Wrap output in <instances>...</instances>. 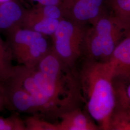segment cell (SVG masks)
<instances>
[{
  "mask_svg": "<svg viewBox=\"0 0 130 130\" xmlns=\"http://www.w3.org/2000/svg\"><path fill=\"white\" fill-rule=\"evenodd\" d=\"M26 130H58L56 123L45 121L38 115H31L24 121Z\"/></svg>",
  "mask_w": 130,
  "mask_h": 130,
  "instance_id": "obj_16",
  "label": "cell"
},
{
  "mask_svg": "<svg viewBox=\"0 0 130 130\" xmlns=\"http://www.w3.org/2000/svg\"><path fill=\"white\" fill-rule=\"evenodd\" d=\"M78 72L79 86L85 110L102 130H108L116 105L114 74L109 62L84 58Z\"/></svg>",
  "mask_w": 130,
  "mask_h": 130,
  "instance_id": "obj_1",
  "label": "cell"
},
{
  "mask_svg": "<svg viewBox=\"0 0 130 130\" xmlns=\"http://www.w3.org/2000/svg\"><path fill=\"white\" fill-rule=\"evenodd\" d=\"M60 21L47 18L33 7L30 9L25 10L21 27L51 37Z\"/></svg>",
  "mask_w": 130,
  "mask_h": 130,
  "instance_id": "obj_10",
  "label": "cell"
},
{
  "mask_svg": "<svg viewBox=\"0 0 130 130\" xmlns=\"http://www.w3.org/2000/svg\"><path fill=\"white\" fill-rule=\"evenodd\" d=\"M108 130H130V109L116 102L110 117Z\"/></svg>",
  "mask_w": 130,
  "mask_h": 130,
  "instance_id": "obj_13",
  "label": "cell"
},
{
  "mask_svg": "<svg viewBox=\"0 0 130 130\" xmlns=\"http://www.w3.org/2000/svg\"><path fill=\"white\" fill-rule=\"evenodd\" d=\"M32 73L41 88L61 114L82 101L78 72L61 60L52 48Z\"/></svg>",
  "mask_w": 130,
  "mask_h": 130,
  "instance_id": "obj_2",
  "label": "cell"
},
{
  "mask_svg": "<svg viewBox=\"0 0 130 130\" xmlns=\"http://www.w3.org/2000/svg\"><path fill=\"white\" fill-rule=\"evenodd\" d=\"M9 78L21 86L33 98L40 107L42 116L48 118L58 119L57 109L41 88L30 68L23 65L14 66Z\"/></svg>",
  "mask_w": 130,
  "mask_h": 130,
  "instance_id": "obj_6",
  "label": "cell"
},
{
  "mask_svg": "<svg viewBox=\"0 0 130 130\" xmlns=\"http://www.w3.org/2000/svg\"><path fill=\"white\" fill-rule=\"evenodd\" d=\"M25 10L17 0L0 3V34L21 27Z\"/></svg>",
  "mask_w": 130,
  "mask_h": 130,
  "instance_id": "obj_11",
  "label": "cell"
},
{
  "mask_svg": "<svg viewBox=\"0 0 130 130\" xmlns=\"http://www.w3.org/2000/svg\"><path fill=\"white\" fill-rule=\"evenodd\" d=\"M30 1L36 3V5H56L58 6H60L63 0H30Z\"/></svg>",
  "mask_w": 130,
  "mask_h": 130,
  "instance_id": "obj_19",
  "label": "cell"
},
{
  "mask_svg": "<svg viewBox=\"0 0 130 130\" xmlns=\"http://www.w3.org/2000/svg\"><path fill=\"white\" fill-rule=\"evenodd\" d=\"M34 7L47 18L59 20L64 19L60 6L56 5H35Z\"/></svg>",
  "mask_w": 130,
  "mask_h": 130,
  "instance_id": "obj_18",
  "label": "cell"
},
{
  "mask_svg": "<svg viewBox=\"0 0 130 130\" xmlns=\"http://www.w3.org/2000/svg\"><path fill=\"white\" fill-rule=\"evenodd\" d=\"M11 0H0V3H4V2H6L7 1H9Z\"/></svg>",
  "mask_w": 130,
  "mask_h": 130,
  "instance_id": "obj_21",
  "label": "cell"
},
{
  "mask_svg": "<svg viewBox=\"0 0 130 130\" xmlns=\"http://www.w3.org/2000/svg\"><path fill=\"white\" fill-rule=\"evenodd\" d=\"M6 108V99L5 89L2 83L0 82V111Z\"/></svg>",
  "mask_w": 130,
  "mask_h": 130,
  "instance_id": "obj_20",
  "label": "cell"
},
{
  "mask_svg": "<svg viewBox=\"0 0 130 130\" xmlns=\"http://www.w3.org/2000/svg\"><path fill=\"white\" fill-rule=\"evenodd\" d=\"M87 27L67 19H62L51 37L54 51L75 71H77V62L83 56L84 39Z\"/></svg>",
  "mask_w": 130,
  "mask_h": 130,
  "instance_id": "obj_4",
  "label": "cell"
},
{
  "mask_svg": "<svg viewBox=\"0 0 130 130\" xmlns=\"http://www.w3.org/2000/svg\"><path fill=\"white\" fill-rule=\"evenodd\" d=\"M111 14L126 31L130 30V0H107Z\"/></svg>",
  "mask_w": 130,
  "mask_h": 130,
  "instance_id": "obj_12",
  "label": "cell"
},
{
  "mask_svg": "<svg viewBox=\"0 0 130 130\" xmlns=\"http://www.w3.org/2000/svg\"><path fill=\"white\" fill-rule=\"evenodd\" d=\"M14 56L7 41L0 35V82H3L11 75L14 66Z\"/></svg>",
  "mask_w": 130,
  "mask_h": 130,
  "instance_id": "obj_14",
  "label": "cell"
},
{
  "mask_svg": "<svg viewBox=\"0 0 130 130\" xmlns=\"http://www.w3.org/2000/svg\"><path fill=\"white\" fill-rule=\"evenodd\" d=\"M14 59L19 65L36 67L51 49L46 36L19 27L5 34Z\"/></svg>",
  "mask_w": 130,
  "mask_h": 130,
  "instance_id": "obj_3",
  "label": "cell"
},
{
  "mask_svg": "<svg viewBox=\"0 0 130 130\" xmlns=\"http://www.w3.org/2000/svg\"><path fill=\"white\" fill-rule=\"evenodd\" d=\"M116 102L130 109V79L114 78Z\"/></svg>",
  "mask_w": 130,
  "mask_h": 130,
  "instance_id": "obj_15",
  "label": "cell"
},
{
  "mask_svg": "<svg viewBox=\"0 0 130 130\" xmlns=\"http://www.w3.org/2000/svg\"><path fill=\"white\" fill-rule=\"evenodd\" d=\"M108 62L111 65L114 78L130 79V30L117 45Z\"/></svg>",
  "mask_w": 130,
  "mask_h": 130,
  "instance_id": "obj_9",
  "label": "cell"
},
{
  "mask_svg": "<svg viewBox=\"0 0 130 130\" xmlns=\"http://www.w3.org/2000/svg\"><path fill=\"white\" fill-rule=\"evenodd\" d=\"M107 0H63L60 5L64 19L87 26L106 13Z\"/></svg>",
  "mask_w": 130,
  "mask_h": 130,
  "instance_id": "obj_5",
  "label": "cell"
},
{
  "mask_svg": "<svg viewBox=\"0 0 130 130\" xmlns=\"http://www.w3.org/2000/svg\"><path fill=\"white\" fill-rule=\"evenodd\" d=\"M58 119L60 121L56 123L58 130H101L87 111L79 106L62 113Z\"/></svg>",
  "mask_w": 130,
  "mask_h": 130,
  "instance_id": "obj_8",
  "label": "cell"
},
{
  "mask_svg": "<svg viewBox=\"0 0 130 130\" xmlns=\"http://www.w3.org/2000/svg\"><path fill=\"white\" fill-rule=\"evenodd\" d=\"M0 130H26V128L24 121L12 115L7 118L0 116Z\"/></svg>",
  "mask_w": 130,
  "mask_h": 130,
  "instance_id": "obj_17",
  "label": "cell"
},
{
  "mask_svg": "<svg viewBox=\"0 0 130 130\" xmlns=\"http://www.w3.org/2000/svg\"><path fill=\"white\" fill-rule=\"evenodd\" d=\"M90 25L91 28L102 44L104 61L107 62L117 45L128 31L108 12Z\"/></svg>",
  "mask_w": 130,
  "mask_h": 130,
  "instance_id": "obj_7",
  "label": "cell"
}]
</instances>
